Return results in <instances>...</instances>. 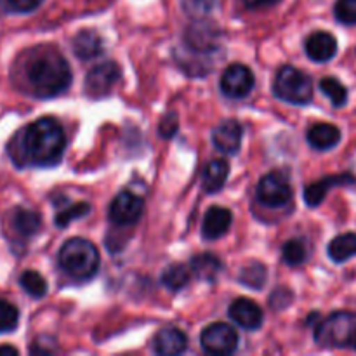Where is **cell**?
<instances>
[{"label":"cell","mask_w":356,"mask_h":356,"mask_svg":"<svg viewBox=\"0 0 356 356\" xmlns=\"http://www.w3.org/2000/svg\"><path fill=\"white\" fill-rule=\"evenodd\" d=\"M66 136L61 124L51 117H44L28 125L13 143L10 156L16 163H31L38 167H51L61 160L65 153Z\"/></svg>","instance_id":"obj_1"},{"label":"cell","mask_w":356,"mask_h":356,"mask_svg":"<svg viewBox=\"0 0 356 356\" xmlns=\"http://www.w3.org/2000/svg\"><path fill=\"white\" fill-rule=\"evenodd\" d=\"M26 79L38 97H54L72 83V70L58 51H40L26 66Z\"/></svg>","instance_id":"obj_2"},{"label":"cell","mask_w":356,"mask_h":356,"mask_svg":"<svg viewBox=\"0 0 356 356\" xmlns=\"http://www.w3.org/2000/svg\"><path fill=\"white\" fill-rule=\"evenodd\" d=\"M59 266L75 280H89L99 268V252L86 238H72L59 250Z\"/></svg>","instance_id":"obj_3"},{"label":"cell","mask_w":356,"mask_h":356,"mask_svg":"<svg viewBox=\"0 0 356 356\" xmlns=\"http://www.w3.org/2000/svg\"><path fill=\"white\" fill-rule=\"evenodd\" d=\"M273 92L285 103L305 106L313 99V82L305 72L292 65H285L275 76Z\"/></svg>","instance_id":"obj_4"},{"label":"cell","mask_w":356,"mask_h":356,"mask_svg":"<svg viewBox=\"0 0 356 356\" xmlns=\"http://www.w3.org/2000/svg\"><path fill=\"white\" fill-rule=\"evenodd\" d=\"M356 336V313L339 312L316 327L315 339L323 346H351Z\"/></svg>","instance_id":"obj_5"},{"label":"cell","mask_w":356,"mask_h":356,"mask_svg":"<svg viewBox=\"0 0 356 356\" xmlns=\"http://www.w3.org/2000/svg\"><path fill=\"white\" fill-rule=\"evenodd\" d=\"M257 200L266 207H284L292 198V186L280 172H270L257 184Z\"/></svg>","instance_id":"obj_6"},{"label":"cell","mask_w":356,"mask_h":356,"mask_svg":"<svg viewBox=\"0 0 356 356\" xmlns=\"http://www.w3.org/2000/svg\"><path fill=\"white\" fill-rule=\"evenodd\" d=\"M120 68L113 61H106L94 66L86 76V94L92 97V99L108 96L111 89L117 86L118 80H120Z\"/></svg>","instance_id":"obj_7"},{"label":"cell","mask_w":356,"mask_h":356,"mask_svg":"<svg viewBox=\"0 0 356 356\" xmlns=\"http://www.w3.org/2000/svg\"><path fill=\"white\" fill-rule=\"evenodd\" d=\"M202 348L211 355H229L238 346V334L228 323H212L202 332Z\"/></svg>","instance_id":"obj_8"},{"label":"cell","mask_w":356,"mask_h":356,"mask_svg":"<svg viewBox=\"0 0 356 356\" xmlns=\"http://www.w3.org/2000/svg\"><path fill=\"white\" fill-rule=\"evenodd\" d=\"M143 211H145V202L141 197L131 191H122L111 202L110 219L117 226H131L139 221Z\"/></svg>","instance_id":"obj_9"},{"label":"cell","mask_w":356,"mask_h":356,"mask_svg":"<svg viewBox=\"0 0 356 356\" xmlns=\"http://www.w3.org/2000/svg\"><path fill=\"white\" fill-rule=\"evenodd\" d=\"M254 89V73L245 65H232L221 76V90L225 96L242 99Z\"/></svg>","instance_id":"obj_10"},{"label":"cell","mask_w":356,"mask_h":356,"mask_svg":"<svg viewBox=\"0 0 356 356\" xmlns=\"http://www.w3.org/2000/svg\"><path fill=\"white\" fill-rule=\"evenodd\" d=\"M229 318L245 330H257L264 322L263 309L252 301V299L240 298L232 302L228 309Z\"/></svg>","instance_id":"obj_11"},{"label":"cell","mask_w":356,"mask_h":356,"mask_svg":"<svg viewBox=\"0 0 356 356\" xmlns=\"http://www.w3.org/2000/svg\"><path fill=\"white\" fill-rule=\"evenodd\" d=\"M243 129L236 120H225L212 132V143L216 148L226 155H235L242 146Z\"/></svg>","instance_id":"obj_12"},{"label":"cell","mask_w":356,"mask_h":356,"mask_svg":"<svg viewBox=\"0 0 356 356\" xmlns=\"http://www.w3.org/2000/svg\"><path fill=\"white\" fill-rule=\"evenodd\" d=\"M337 40L329 31H315L306 40V54L316 63H327L336 56Z\"/></svg>","instance_id":"obj_13"},{"label":"cell","mask_w":356,"mask_h":356,"mask_svg":"<svg viewBox=\"0 0 356 356\" xmlns=\"http://www.w3.org/2000/svg\"><path fill=\"white\" fill-rule=\"evenodd\" d=\"M233 221V216L229 209L225 207H211L205 214L202 222V235L205 240H218L229 229Z\"/></svg>","instance_id":"obj_14"},{"label":"cell","mask_w":356,"mask_h":356,"mask_svg":"<svg viewBox=\"0 0 356 356\" xmlns=\"http://www.w3.org/2000/svg\"><path fill=\"white\" fill-rule=\"evenodd\" d=\"M153 348H155V353L163 355V356H176L186 351L188 348V337L183 330L174 329H162L155 336L153 341Z\"/></svg>","instance_id":"obj_15"},{"label":"cell","mask_w":356,"mask_h":356,"mask_svg":"<svg viewBox=\"0 0 356 356\" xmlns=\"http://www.w3.org/2000/svg\"><path fill=\"white\" fill-rule=\"evenodd\" d=\"M229 176V163L226 160H212L207 163L202 176V188L205 193L212 195L218 193L226 184V179Z\"/></svg>","instance_id":"obj_16"},{"label":"cell","mask_w":356,"mask_h":356,"mask_svg":"<svg viewBox=\"0 0 356 356\" xmlns=\"http://www.w3.org/2000/svg\"><path fill=\"white\" fill-rule=\"evenodd\" d=\"M341 131L332 124H316L308 131V143L312 148L327 152L339 145Z\"/></svg>","instance_id":"obj_17"},{"label":"cell","mask_w":356,"mask_h":356,"mask_svg":"<svg viewBox=\"0 0 356 356\" xmlns=\"http://www.w3.org/2000/svg\"><path fill=\"white\" fill-rule=\"evenodd\" d=\"M73 51L80 59H94L103 52V40L92 30H83L73 38Z\"/></svg>","instance_id":"obj_18"},{"label":"cell","mask_w":356,"mask_h":356,"mask_svg":"<svg viewBox=\"0 0 356 356\" xmlns=\"http://www.w3.org/2000/svg\"><path fill=\"white\" fill-rule=\"evenodd\" d=\"M191 270H193L195 277H198L200 280L214 282L221 273L222 263L216 254H198L191 259Z\"/></svg>","instance_id":"obj_19"},{"label":"cell","mask_w":356,"mask_h":356,"mask_svg":"<svg viewBox=\"0 0 356 356\" xmlns=\"http://www.w3.org/2000/svg\"><path fill=\"white\" fill-rule=\"evenodd\" d=\"M351 181V177L348 176H334V177H325V179H320L316 183L309 184L308 188L305 190V200L309 207H316L323 202L325 195L329 193L330 186L334 184H341V183H348Z\"/></svg>","instance_id":"obj_20"},{"label":"cell","mask_w":356,"mask_h":356,"mask_svg":"<svg viewBox=\"0 0 356 356\" xmlns=\"http://www.w3.org/2000/svg\"><path fill=\"white\" fill-rule=\"evenodd\" d=\"M356 256V233H344L329 243V257L334 263H344Z\"/></svg>","instance_id":"obj_21"},{"label":"cell","mask_w":356,"mask_h":356,"mask_svg":"<svg viewBox=\"0 0 356 356\" xmlns=\"http://www.w3.org/2000/svg\"><path fill=\"white\" fill-rule=\"evenodd\" d=\"M13 226L21 236H33L37 235L42 226V219L37 212L30 209H16L13 214Z\"/></svg>","instance_id":"obj_22"},{"label":"cell","mask_w":356,"mask_h":356,"mask_svg":"<svg viewBox=\"0 0 356 356\" xmlns=\"http://www.w3.org/2000/svg\"><path fill=\"white\" fill-rule=\"evenodd\" d=\"M218 42V33L211 31L209 26H191L186 33V44L190 49H197V52L211 51Z\"/></svg>","instance_id":"obj_23"},{"label":"cell","mask_w":356,"mask_h":356,"mask_svg":"<svg viewBox=\"0 0 356 356\" xmlns=\"http://www.w3.org/2000/svg\"><path fill=\"white\" fill-rule=\"evenodd\" d=\"M191 278V271L184 264H170L162 273V285L169 291L177 292L188 285Z\"/></svg>","instance_id":"obj_24"},{"label":"cell","mask_w":356,"mask_h":356,"mask_svg":"<svg viewBox=\"0 0 356 356\" xmlns=\"http://www.w3.org/2000/svg\"><path fill=\"white\" fill-rule=\"evenodd\" d=\"M19 284L23 291L33 299H40L47 294V282L38 271L26 270L19 278Z\"/></svg>","instance_id":"obj_25"},{"label":"cell","mask_w":356,"mask_h":356,"mask_svg":"<svg viewBox=\"0 0 356 356\" xmlns=\"http://www.w3.org/2000/svg\"><path fill=\"white\" fill-rule=\"evenodd\" d=\"M320 89H322V92L329 97L330 103H332L336 108H341L346 104L348 101L346 87H344L339 80L334 79V76H325V79H322V82H320Z\"/></svg>","instance_id":"obj_26"},{"label":"cell","mask_w":356,"mask_h":356,"mask_svg":"<svg viewBox=\"0 0 356 356\" xmlns=\"http://www.w3.org/2000/svg\"><path fill=\"white\" fill-rule=\"evenodd\" d=\"M90 212V205L86 204V202H76V204L66 205L65 209L56 214V226L58 228H66L68 225H72L75 219L83 218Z\"/></svg>","instance_id":"obj_27"},{"label":"cell","mask_w":356,"mask_h":356,"mask_svg":"<svg viewBox=\"0 0 356 356\" xmlns=\"http://www.w3.org/2000/svg\"><path fill=\"white\" fill-rule=\"evenodd\" d=\"M240 282L250 289H261L266 284V268L261 263H252L245 266L240 275Z\"/></svg>","instance_id":"obj_28"},{"label":"cell","mask_w":356,"mask_h":356,"mask_svg":"<svg viewBox=\"0 0 356 356\" xmlns=\"http://www.w3.org/2000/svg\"><path fill=\"white\" fill-rule=\"evenodd\" d=\"M284 261L289 266H299L306 261V245L302 240H289L284 245Z\"/></svg>","instance_id":"obj_29"},{"label":"cell","mask_w":356,"mask_h":356,"mask_svg":"<svg viewBox=\"0 0 356 356\" xmlns=\"http://www.w3.org/2000/svg\"><path fill=\"white\" fill-rule=\"evenodd\" d=\"M19 322V312L10 302L0 299V334L13 332Z\"/></svg>","instance_id":"obj_30"},{"label":"cell","mask_w":356,"mask_h":356,"mask_svg":"<svg viewBox=\"0 0 356 356\" xmlns=\"http://www.w3.org/2000/svg\"><path fill=\"white\" fill-rule=\"evenodd\" d=\"M334 14L339 23L356 24V0H337Z\"/></svg>","instance_id":"obj_31"},{"label":"cell","mask_w":356,"mask_h":356,"mask_svg":"<svg viewBox=\"0 0 356 356\" xmlns=\"http://www.w3.org/2000/svg\"><path fill=\"white\" fill-rule=\"evenodd\" d=\"M216 0H183V9L186 10V14L193 17L205 16L207 13H211V9L214 7Z\"/></svg>","instance_id":"obj_32"},{"label":"cell","mask_w":356,"mask_h":356,"mask_svg":"<svg viewBox=\"0 0 356 356\" xmlns=\"http://www.w3.org/2000/svg\"><path fill=\"white\" fill-rule=\"evenodd\" d=\"M177 129H179V122H177L176 113H167L165 117H163V120L160 122V136H162V138H172L177 132Z\"/></svg>","instance_id":"obj_33"},{"label":"cell","mask_w":356,"mask_h":356,"mask_svg":"<svg viewBox=\"0 0 356 356\" xmlns=\"http://www.w3.org/2000/svg\"><path fill=\"white\" fill-rule=\"evenodd\" d=\"M44 0H7V6L16 13H31L37 9Z\"/></svg>","instance_id":"obj_34"},{"label":"cell","mask_w":356,"mask_h":356,"mask_svg":"<svg viewBox=\"0 0 356 356\" xmlns=\"http://www.w3.org/2000/svg\"><path fill=\"white\" fill-rule=\"evenodd\" d=\"M242 2L249 7H268L275 6V3H278L280 0H242Z\"/></svg>","instance_id":"obj_35"},{"label":"cell","mask_w":356,"mask_h":356,"mask_svg":"<svg viewBox=\"0 0 356 356\" xmlns=\"http://www.w3.org/2000/svg\"><path fill=\"white\" fill-rule=\"evenodd\" d=\"M0 355H17V350L13 346H0Z\"/></svg>","instance_id":"obj_36"},{"label":"cell","mask_w":356,"mask_h":356,"mask_svg":"<svg viewBox=\"0 0 356 356\" xmlns=\"http://www.w3.org/2000/svg\"><path fill=\"white\" fill-rule=\"evenodd\" d=\"M351 348H355V350H356V336H355V339H353V344H351Z\"/></svg>","instance_id":"obj_37"}]
</instances>
